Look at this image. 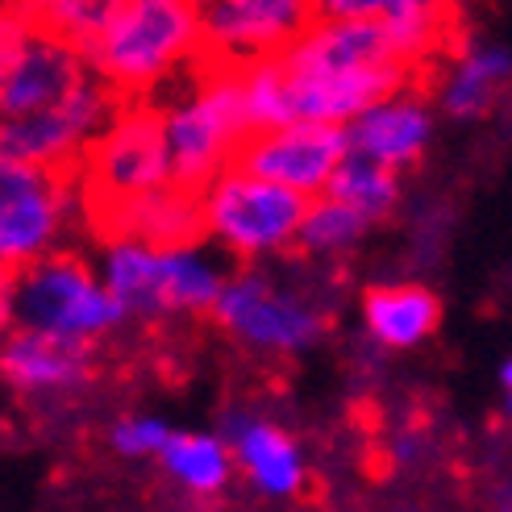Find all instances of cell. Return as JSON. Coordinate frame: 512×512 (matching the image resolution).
Wrapping results in <instances>:
<instances>
[{
	"instance_id": "cell-8",
	"label": "cell",
	"mask_w": 512,
	"mask_h": 512,
	"mask_svg": "<svg viewBox=\"0 0 512 512\" xmlns=\"http://www.w3.org/2000/svg\"><path fill=\"white\" fill-rule=\"evenodd\" d=\"M71 175L75 171L21 159L0 163V263H5V279L17 275L25 263L42 259L46 250H55V238L75 204Z\"/></svg>"
},
{
	"instance_id": "cell-11",
	"label": "cell",
	"mask_w": 512,
	"mask_h": 512,
	"mask_svg": "<svg viewBox=\"0 0 512 512\" xmlns=\"http://www.w3.org/2000/svg\"><path fill=\"white\" fill-rule=\"evenodd\" d=\"M350 138L346 125H321V121H288L271 130H254L238 150V167L288 184L304 196H321L334 179L338 163L346 159Z\"/></svg>"
},
{
	"instance_id": "cell-31",
	"label": "cell",
	"mask_w": 512,
	"mask_h": 512,
	"mask_svg": "<svg viewBox=\"0 0 512 512\" xmlns=\"http://www.w3.org/2000/svg\"><path fill=\"white\" fill-rule=\"evenodd\" d=\"M200 5H204V0H200Z\"/></svg>"
},
{
	"instance_id": "cell-1",
	"label": "cell",
	"mask_w": 512,
	"mask_h": 512,
	"mask_svg": "<svg viewBox=\"0 0 512 512\" xmlns=\"http://www.w3.org/2000/svg\"><path fill=\"white\" fill-rule=\"evenodd\" d=\"M408 63L383 21L317 17L288 50L242 67L254 130L288 121L350 125L408 84Z\"/></svg>"
},
{
	"instance_id": "cell-10",
	"label": "cell",
	"mask_w": 512,
	"mask_h": 512,
	"mask_svg": "<svg viewBox=\"0 0 512 512\" xmlns=\"http://www.w3.org/2000/svg\"><path fill=\"white\" fill-rule=\"evenodd\" d=\"M317 21L313 0H204V55L246 67L288 50Z\"/></svg>"
},
{
	"instance_id": "cell-28",
	"label": "cell",
	"mask_w": 512,
	"mask_h": 512,
	"mask_svg": "<svg viewBox=\"0 0 512 512\" xmlns=\"http://www.w3.org/2000/svg\"><path fill=\"white\" fill-rule=\"evenodd\" d=\"M500 379H504V388L512 392V363H504V371H500Z\"/></svg>"
},
{
	"instance_id": "cell-12",
	"label": "cell",
	"mask_w": 512,
	"mask_h": 512,
	"mask_svg": "<svg viewBox=\"0 0 512 512\" xmlns=\"http://www.w3.org/2000/svg\"><path fill=\"white\" fill-rule=\"evenodd\" d=\"M213 321L225 334L259 350H300L321 334V313L288 292H275L263 271L229 275Z\"/></svg>"
},
{
	"instance_id": "cell-16",
	"label": "cell",
	"mask_w": 512,
	"mask_h": 512,
	"mask_svg": "<svg viewBox=\"0 0 512 512\" xmlns=\"http://www.w3.org/2000/svg\"><path fill=\"white\" fill-rule=\"evenodd\" d=\"M446 0H313L317 17L383 21L408 63L429 59L446 38Z\"/></svg>"
},
{
	"instance_id": "cell-14",
	"label": "cell",
	"mask_w": 512,
	"mask_h": 512,
	"mask_svg": "<svg viewBox=\"0 0 512 512\" xmlns=\"http://www.w3.org/2000/svg\"><path fill=\"white\" fill-rule=\"evenodd\" d=\"M5 379L25 396L67 392L92 379V342H67L42 329L13 325L5 338Z\"/></svg>"
},
{
	"instance_id": "cell-24",
	"label": "cell",
	"mask_w": 512,
	"mask_h": 512,
	"mask_svg": "<svg viewBox=\"0 0 512 512\" xmlns=\"http://www.w3.org/2000/svg\"><path fill=\"white\" fill-rule=\"evenodd\" d=\"M113 0H50L38 13V21H46L50 30H59L63 38L88 46V38L100 30V21L109 17Z\"/></svg>"
},
{
	"instance_id": "cell-4",
	"label": "cell",
	"mask_w": 512,
	"mask_h": 512,
	"mask_svg": "<svg viewBox=\"0 0 512 512\" xmlns=\"http://www.w3.org/2000/svg\"><path fill=\"white\" fill-rule=\"evenodd\" d=\"M125 313L130 309L109 292V284H96L92 267L71 250H46L5 279L9 325L42 329L67 342L96 346Z\"/></svg>"
},
{
	"instance_id": "cell-15",
	"label": "cell",
	"mask_w": 512,
	"mask_h": 512,
	"mask_svg": "<svg viewBox=\"0 0 512 512\" xmlns=\"http://www.w3.org/2000/svg\"><path fill=\"white\" fill-rule=\"evenodd\" d=\"M508 84H512V50L488 38H471L458 50H450L438 80V105L454 121H475L492 113Z\"/></svg>"
},
{
	"instance_id": "cell-27",
	"label": "cell",
	"mask_w": 512,
	"mask_h": 512,
	"mask_svg": "<svg viewBox=\"0 0 512 512\" xmlns=\"http://www.w3.org/2000/svg\"><path fill=\"white\" fill-rule=\"evenodd\" d=\"M496 504H500V512H512V488H500L496 492Z\"/></svg>"
},
{
	"instance_id": "cell-3",
	"label": "cell",
	"mask_w": 512,
	"mask_h": 512,
	"mask_svg": "<svg viewBox=\"0 0 512 512\" xmlns=\"http://www.w3.org/2000/svg\"><path fill=\"white\" fill-rule=\"evenodd\" d=\"M163 130L175 188L200 196L225 167H234L238 150L254 134L242 67H204L184 92H175L163 105Z\"/></svg>"
},
{
	"instance_id": "cell-19",
	"label": "cell",
	"mask_w": 512,
	"mask_h": 512,
	"mask_svg": "<svg viewBox=\"0 0 512 512\" xmlns=\"http://www.w3.org/2000/svg\"><path fill=\"white\" fill-rule=\"evenodd\" d=\"M225 288V275L196 250L184 246H159V300L163 313H213Z\"/></svg>"
},
{
	"instance_id": "cell-13",
	"label": "cell",
	"mask_w": 512,
	"mask_h": 512,
	"mask_svg": "<svg viewBox=\"0 0 512 512\" xmlns=\"http://www.w3.org/2000/svg\"><path fill=\"white\" fill-rule=\"evenodd\" d=\"M350 150L367 155L392 171H408L425 159V150L433 142V109L417 88H396L392 96L375 100L371 109H363L346 125Z\"/></svg>"
},
{
	"instance_id": "cell-5",
	"label": "cell",
	"mask_w": 512,
	"mask_h": 512,
	"mask_svg": "<svg viewBox=\"0 0 512 512\" xmlns=\"http://www.w3.org/2000/svg\"><path fill=\"white\" fill-rule=\"evenodd\" d=\"M75 175H80L88 213L100 225L113 213H121L125 204L171 188L175 175H171L163 109H150V105L117 109V117L88 146V155L80 159Z\"/></svg>"
},
{
	"instance_id": "cell-23",
	"label": "cell",
	"mask_w": 512,
	"mask_h": 512,
	"mask_svg": "<svg viewBox=\"0 0 512 512\" xmlns=\"http://www.w3.org/2000/svg\"><path fill=\"white\" fill-rule=\"evenodd\" d=\"M371 225L375 221L367 213H358L354 204L321 192V196L309 200V213H304V221H300L296 246L304 254H342L354 242H363V234H367Z\"/></svg>"
},
{
	"instance_id": "cell-29",
	"label": "cell",
	"mask_w": 512,
	"mask_h": 512,
	"mask_svg": "<svg viewBox=\"0 0 512 512\" xmlns=\"http://www.w3.org/2000/svg\"><path fill=\"white\" fill-rule=\"evenodd\" d=\"M508 417H512V396H508Z\"/></svg>"
},
{
	"instance_id": "cell-20",
	"label": "cell",
	"mask_w": 512,
	"mask_h": 512,
	"mask_svg": "<svg viewBox=\"0 0 512 512\" xmlns=\"http://www.w3.org/2000/svg\"><path fill=\"white\" fill-rule=\"evenodd\" d=\"M105 284L130 313H138V317L163 313V300H159V246L146 242V238H134V234L109 238Z\"/></svg>"
},
{
	"instance_id": "cell-26",
	"label": "cell",
	"mask_w": 512,
	"mask_h": 512,
	"mask_svg": "<svg viewBox=\"0 0 512 512\" xmlns=\"http://www.w3.org/2000/svg\"><path fill=\"white\" fill-rule=\"evenodd\" d=\"M9 5H13V9H21V13H34V17H38V13L50 5V0H9Z\"/></svg>"
},
{
	"instance_id": "cell-25",
	"label": "cell",
	"mask_w": 512,
	"mask_h": 512,
	"mask_svg": "<svg viewBox=\"0 0 512 512\" xmlns=\"http://www.w3.org/2000/svg\"><path fill=\"white\" fill-rule=\"evenodd\" d=\"M171 442V429L155 417H130L113 429V450L125 458H146V454H163Z\"/></svg>"
},
{
	"instance_id": "cell-17",
	"label": "cell",
	"mask_w": 512,
	"mask_h": 512,
	"mask_svg": "<svg viewBox=\"0 0 512 512\" xmlns=\"http://www.w3.org/2000/svg\"><path fill=\"white\" fill-rule=\"evenodd\" d=\"M363 317L383 346L408 350L438 334L442 300L438 292H429L421 284H371L363 292Z\"/></svg>"
},
{
	"instance_id": "cell-22",
	"label": "cell",
	"mask_w": 512,
	"mask_h": 512,
	"mask_svg": "<svg viewBox=\"0 0 512 512\" xmlns=\"http://www.w3.org/2000/svg\"><path fill=\"white\" fill-rule=\"evenodd\" d=\"M159 458H163V467L196 496L221 492L225 479H229V467L238 463V458L217 438H209V433H171V442L163 446Z\"/></svg>"
},
{
	"instance_id": "cell-21",
	"label": "cell",
	"mask_w": 512,
	"mask_h": 512,
	"mask_svg": "<svg viewBox=\"0 0 512 512\" xmlns=\"http://www.w3.org/2000/svg\"><path fill=\"white\" fill-rule=\"evenodd\" d=\"M325 196H338V200L354 204L358 213H367L371 221H383L400 200V171L358 155V150H346V159L338 163Z\"/></svg>"
},
{
	"instance_id": "cell-6",
	"label": "cell",
	"mask_w": 512,
	"mask_h": 512,
	"mask_svg": "<svg viewBox=\"0 0 512 512\" xmlns=\"http://www.w3.org/2000/svg\"><path fill=\"white\" fill-rule=\"evenodd\" d=\"M309 200L313 196L234 163L200 192L204 234L229 254H238V259H259V254L284 250L296 242Z\"/></svg>"
},
{
	"instance_id": "cell-7",
	"label": "cell",
	"mask_w": 512,
	"mask_h": 512,
	"mask_svg": "<svg viewBox=\"0 0 512 512\" xmlns=\"http://www.w3.org/2000/svg\"><path fill=\"white\" fill-rule=\"evenodd\" d=\"M92 75L96 71L80 42L9 5L5 30H0V117L9 121L55 109Z\"/></svg>"
},
{
	"instance_id": "cell-9",
	"label": "cell",
	"mask_w": 512,
	"mask_h": 512,
	"mask_svg": "<svg viewBox=\"0 0 512 512\" xmlns=\"http://www.w3.org/2000/svg\"><path fill=\"white\" fill-rule=\"evenodd\" d=\"M113 117H117V92L100 75H92L63 105L30 113V117H9L0 125V155L80 171V159L88 155V146Z\"/></svg>"
},
{
	"instance_id": "cell-2",
	"label": "cell",
	"mask_w": 512,
	"mask_h": 512,
	"mask_svg": "<svg viewBox=\"0 0 512 512\" xmlns=\"http://www.w3.org/2000/svg\"><path fill=\"white\" fill-rule=\"evenodd\" d=\"M88 63L117 96H150L204 55L200 0H113L88 38Z\"/></svg>"
},
{
	"instance_id": "cell-18",
	"label": "cell",
	"mask_w": 512,
	"mask_h": 512,
	"mask_svg": "<svg viewBox=\"0 0 512 512\" xmlns=\"http://www.w3.org/2000/svg\"><path fill=\"white\" fill-rule=\"evenodd\" d=\"M229 438H234V458L250 475V483L267 496H296L304 483V463L292 442V433L267 421H229Z\"/></svg>"
},
{
	"instance_id": "cell-30",
	"label": "cell",
	"mask_w": 512,
	"mask_h": 512,
	"mask_svg": "<svg viewBox=\"0 0 512 512\" xmlns=\"http://www.w3.org/2000/svg\"><path fill=\"white\" fill-rule=\"evenodd\" d=\"M446 5H454V0H446Z\"/></svg>"
}]
</instances>
